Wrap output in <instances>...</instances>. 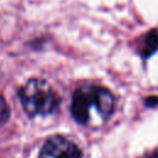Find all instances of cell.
Returning <instances> with one entry per match:
<instances>
[{"mask_svg": "<svg viewBox=\"0 0 158 158\" xmlns=\"http://www.w3.org/2000/svg\"><path fill=\"white\" fill-rule=\"evenodd\" d=\"M157 49H158V28H154L149 33L146 35L143 43H142L141 52L143 57H149Z\"/></svg>", "mask_w": 158, "mask_h": 158, "instance_id": "cell-4", "label": "cell"}, {"mask_svg": "<svg viewBox=\"0 0 158 158\" xmlns=\"http://www.w3.org/2000/svg\"><path fill=\"white\" fill-rule=\"evenodd\" d=\"M9 114H10L9 106H7L6 101H5V99L0 95V126L7 121V118H9Z\"/></svg>", "mask_w": 158, "mask_h": 158, "instance_id": "cell-5", "label": "cell"}, {"mask_svg": "<svg viewBox=\"0 0 158 158\" xmlns=\"http://www.w3.org/2000/svg\"><path fill=\"white\" fill-rule=\"evenodd\" d=\"M115 99L110 90L100 85H83L74 91L72 115L81 125H101L112 114Z\"/></svg>", "mask_w": 158, "mask_h": 158, "instance_id": "cell-1", "label": "cell"}, {"mask_svg": "<svg viewBox=\"0 0 158 158\" xmlns=\"http://www.w3.org/2000/svg\"><path fill=\"white\" fill-rule=\"evenodd\" d=\"M23 110L28 116L48 115L54 112L60 98L54 89L42 79H31L19 91Z\"/></svg>", "mask_w": 158, "mask_h": 158, "instance_id": "cell-2", "label": "cell"}, {"mask_svg": "<svg viewBox=\"0 0 158 158\" xmlns=\"http://www.w3.org/2000/svg\"><path fill=\"white\" fill-rule=\"evenodd\" d=\"M148 158H158V149H157V151H154V152H153Z\"/></svg>", "mask_w": 158, "mask_h": 158, "instance_id": "cell-6", "label": "cell"}, {"mask_svg": "<svg viewBox=\"0 0 158 158\" xmlns=\"http://www.w3.org/2000/svg\"><path fill=\"white\" fill-rule=\"evenodd\" d=\"M38 158H81L75 143L62 136H54L46 141Z\"/></svg>", "mask_w": 158, "mask_h": 158, "instance_id": "cell-3", "label": "cell"}]
</instances>
